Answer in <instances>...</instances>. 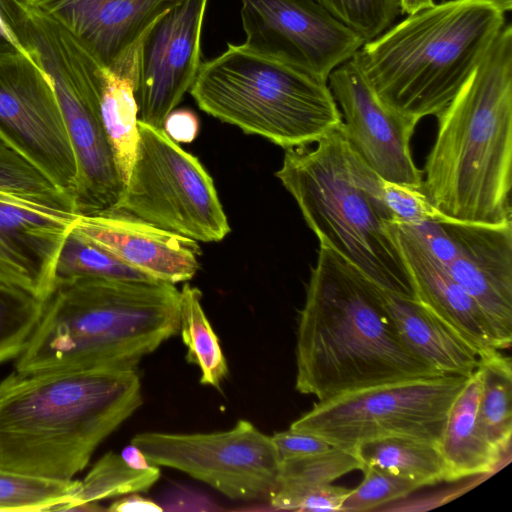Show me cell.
<instances>
[{
    "instance_id": "6da1fadb",
    "label": "cell",
    "mask_w": 512,
    "mask_h": 512,
    "mask_svg": "<svg viewBox=\"0 0 512 512\" xmlns=\"http://www.w3.org/2000/svg\"><path fill=\"white\" fill-rule=\"evenodd\" d=\"M439 375L444 374L404 345L381 288L319 242L298 321L296 390L322 401L373 385Z\"/></svg>"
},
{
    "instance_id": "7a4b0ae2",
    "label": "cell",
    "mask_w": 512,
    "mask_h": 512,
    "mask_svg": "<svg viewBox=\"0 0 512 512\" xmlns=\"http://www.w3.org/2000/svg\"><path fill=\"white\" fill-rule=\"evenodd\" d=\"M142 401L137 370H13L0 381V469L73 480Z\"/></svg>"
},
{
    "instance_id": "3957f363",
    "label": "cell",
    "mask_w": 512,
    "mask_h": 512,
    "mask_svg": "<svg viewBox=\"0 0 512 512\" xmlns=\"http://www.w3.org/2000/svg\"><path fill=\"white\" fill-rule=\"evenodd\" d=\"M179 332L180 291L172 283L57 277L14 371L137 370L144 357Z\"/></svg>"
},
{
    "instance_id": "277c9868",
    "label": "cell",
    "mask_w": 512,
    "mask_h": 512,
    "mask_svg": "<svg viewBox=\"0 0 512 512\" xmlns=\"http://www.w3.org/2000/svg\"><path fill=\"white\" fill-rule=\"evenodd\" d=\"M421 190L444 218L512 223V28L504 25L482 60L437 115Z\"/></svg>"
},
{
    "instance_id": "5b68a950",
    "label": "cell",
    "mask_w": 512,
    "mask_h": 512,
    "mask_svg": "<svg viewBox=\"0 0 512 512\" xmlns=\"http://www.w3.org/2000/svg\"><path fill=\"white\" fill-rule=\"evenodd\" d=\"M494 0H447L409 15L352 56L378 98L415 126L454 98L504 27Z\"/></svg>"
},
{
    "instance_id": "8992f818",
    "label": "cell",
    "mask_w": 512,
    "mask_h": 512,
    "mask_svg": "<svg viewBox=\"0 0 512 512\" xmlns=\"http://www.w3.org/2000/svg\"><path fill=\"white\" fill-rule=\"evenodd\" d=\"M275 175L319 242L380 288L415 298L391 229L384 180L354 152L342 124L315 148L285 149Z\"/></svg>"
},
{
    "instance_id": "52a82bcc",
    "label": "cell",
    "mask_w": 512,
    "mask_h": 512,
    "mask_svg": "<svg viewBox=\"0 0 512 512\" xmlns=\"http://www.w3.org/2000/svg\"><path fill=\"white\" fill-rule=\"evenodd\" d=\"M190 93L207 114L285 149L317 143L343 122L328 82L244 44L201 63Z\"/></svg>"
},
{
    "instance_id": "ba28073f",
    "label": "cell",
    "mask_w": 512,
    "mask_h": 512,
    "mask_svg": "<svg viewBox=\"0 0 512 512\" xmlns=\"http://www.w3.org/2000/svg\"><path fill=\"white\" fill-rule=\"evenodd\" d=\"M0 14L54 88L77 159L76 213L113 209L124 183L101 116L105 66L67 27L24 0H0Z\"/></svg>"
},
{
    "instance_id": "9c48e42d",
    "label": "cell",
    "mask_w": 512,
    "mask_h": 512,
    "mask_svg": "<svg viewBox=\"0 0 512 512\" xmlns=\"http://www.w3.org/2000/svg\"><path fill=\"white\" fill-rule=\"evenodd\" d=\"M468 377L444 374L356 389L318 401L289 428L351 449L388 437L438 446L450 408Z\"/></svg>"
},
{
    "instance_id": "30bf717a",
    "label": "cell",
    "mask_w": 512,
    "mask_h": 512,
    "mask_svg": "<svg viewBox=\"0 0 512 512\" xmlns=\"http://www.w3.org/2000/svg\"><path fill=\"white\" fill-rule=\"evenodd\" d=\"M138 133L130 173L113 210L197 242L224 239L228 219L198 158L163 129L138 121Z\"/></svg>"
},
{
    "instance_id": "8fae6325",
    "label": "cell",
    "mask_w": 512,
    "mask_h": 512,
    "mask_svg": "<svg viewBox=\"0 0 512 512\" xmlns=\"http://www.w3.org/2000/svg\"><path fill=\"white\" fill-rule=\"evenodd\" d=\"M131 443L150 464L184 472L233 500L270 498L280 460L272 437L244 419L211 433L143 432Z\"/></svg>"
},
{
    "instance_id": "7c38bea8",
    "label": "cell",
    "mask_w": 512,
    "mask_h": 512,
    "mask_svg": "<svg viewBox=\"0 0 512 512\" xmlns=\"http://www.w3.org/2000/svg\"><path fill=\"white\" fill-rule=\"evenodd\" d=\"M0 141L74 203L77 159L54 88L22 54H0Z\"/></svg>"
},
{
    "instance_id": "4fadbf2b",
    "label": "cell",
    "mask_w": 512,
    "mask_h": 512,
    "mask_svg": "<svg viewBox=\"0 0 512 512\" xmlns=\"http://www.w3.org/2000/svg\"><path fill=\"white\" fill-rule=\"evenodd\" d=\"M246 47L328 81L365 43L312 0H240Z\"/></svg>"
},
{
    "instance_id": "5bb4252c",
    "label": "cell",
    "mask_w": 512,
    "mask_h": 512,
    "mask_svg": "<svg viewBox=\"0 0 512 512\" xmlns=\"http://www.w3.org/2000/svg\"><path fill=\"white\" fill-rule=\"evenodd\" d=\"M78 215L70 198L0 189V287L45 300Z\"/></svg>"
},
{
    "instance_id": "9a60e30c",
    "label": "cell",
    "mask_w": 512,
    "mask_h": 512,
    "mask_svg": "<svg viewBox=\"0 0 512 512\" xmlns=\"http://www.w3.org/2000/svg\"><path fill=\"white\" fill-rule=\"evenodd\" d=\"M208 0H183L144 33L137 49L134 95L138 121L163 129L200 67Z\"/></svg>"
},
{
    "instance_id": "2e32d148",
    "label": "cell",
    "mask_w": 512,
    "mask_h": 512,
    "mask_svg": "<svg viewBox=\"0 0 512 512\" xmlns=\"http://www.w3.org/2000/svg\"><path fill=\"white\" fill-rule=\"evenodd\" d=\"M327 82L342 109L343 132L360 159L387 182L421 189L422 171L410 147L416 126L378 98L352 59L336 67Z\"/></svg>"
},
{
    "instance_id": "e0dca14e",
    "label": "cell",
    "mask_w": 512,
    "mask_h": 512,
    "mask_svg": "<svg viewBox=\"0 0 512 512\" xmlns=\"http://www.w3.org/2000/svg\"><path fill=\"white\" fill-rule=\"evenodd\" d=\"M455 246L447 266L489 319L501 350L512 342V223L486 225L442 219Z\"/></svg>"
},
{
    "instance_id": "ac0fdd59",
    "label": "cell",
    "mask_w": 512,
    "mask_h": 512,
    "mask_svg": "<svg viewBox=\"0 0 512 512\" xmlns=\"http://www.w3.org/2000/svg\"><path fill=\"white\" fill-rule=\"evenodd\" d=\"M73 231L143 275L172 284L190 280L201 249L192 239L117 210L78 215Z\"/></svg>"
},
{
    "instance_id": "d6986e66",
    "label": "cell",
    "mask_w": 512,
    "mask_h": 512,
    "mask_svg": "<svg viewBox=\"0 0 512 512\" xmlns=\"http://www.w3.org/2000/svg\"><path fill=\"white\" fill-rule=\"evenodd\" d=\"M80 38L114 69L139 45L147 29L183 0H24Z\"/></svg>"
},
{
    "instance_id": "ffe728a7",
    "label": "cell",
    "mask_w": 512,
    "mask_h": 512,
    "mask_svg": "<svg viewBox=\"0 0 512 512\" xmlns=\"http://www.w3.org/2000/svg\"><path fill=\"white\" fill-rule=\"evenodd\" d=\"M391 229L409 273L415 299L466 340L481 356L500 350L494 329L474 298L411 233Z\"/></svg>"
},
{
    "instance_id": "44dd1931",
    "label": "cell",
    "mask_w": 512,
    "mask_h": 512,
    "mask_svg": "<svg viewBox=\"0 0 512 512\" xmlns=\"http://www.w3.org/2000/svg\"><path fill=\"white\" fill-rule=\"evenodd\" d=\"M384 305L404 345L443 374L470 376L479 353L415 298L381 288Z\"/></svg>"
},
{
    "instance_id": "7402d4cb",
    "label": "cell",
    "mask_w": 512,
    "mask_h": 512,
    "mask_svg": "<svg viewBox=\"0 0 512 512\" xmlns=\"http://www.w3.org/2000/svg\"><path fill=\"white\" fill-rule=\"evenodd\" d=\"M482 374L478 368L453 402L438 443L447 469V481L488 474L503 455L488 439L481 422L479 404Z\"/></svg>"
},
{
    "instance_id": "603a6c76",
    "label": "cell",
    "mask_w": 512,
    "mask_h": 512,
    "mask_svg": "<svg viewBox=\"0 0 512 512\" xmlns=\"http://www.w3.org/2000/svg\"><path fill=\"white\" fill-rule=\"evenodd\" d=\"M137 49L117 68L103 70L100 109L115 164L124 185L138 143V111L134 95Z\"/></svg>"
},
{
    "instance_id": "cb8c5ba5",
    "label": "cell",
    "mask_w": 512,
    "mask_h": 512,
    "mask_svg": "<svg viewBox=\"0 0 512 512\" xmlns=\"http://www.w3.org/2000/svg\"><path fill=\"white\" fill-rule=\"evenodd\" d=\"M363 462L355 449L332 446L329 449L280 461L277 483L270 505L278 510H296L309 491L327 484L355 470H362Z\"/></svg>"
},
{
    "instance_id": "d4e9b609",
    "label": "cell",
    "mask_w": 512,
    "mask_h": 512,
    "mask_svg": "<svg viewBox=\"0 0 512 512\" xmlns=\"http://www.w3.org/2000/svg\"><path fill=\"white\" fill-rule=\"evenodd\" d=\"M354 449L364 466L413 480L422 487L447 481L445 462L434 443L388 437L364 442Z\"/></svg>"
},
{
    "instance_id": "484cf974",
    "label": "cell",
    "mask_w": 512,
    "mask_h": 512,
    "mask_svg": "<svg viewBox=\"0 0 512 512\" xmlns=\"http://www.w3.org/2000/svg\"><path fill=\"white\" fill-rule=\"evenodd\" d=\"M201 291L184 284L180 291V332L187 347L186 360L200 371V383L221 391L228 364L219 338L201 304Z\"/></svg>"
},
{
    "instance_id": "4316f807",
    "label": "cell",
    "mask_w": 512,
    "mask_h": 512,
    "mask_svg": "<svg viewBox=\"0 0 512 512\" xmlns=\"http://www.w3.org/2000/svg\"><path fill=\"white\" fill-rule=\"evenodd\" d=\"M160 478L159 466L133 468L121 454L105 453L90 469L73 497L60 511L95 510V503L131 493L146 492Z\"/></svg>"
},
{
    "instance_id": "83f0119b",
    "label": "cell",
    "mask_w": 512,
    "mask_h": 512,
    "mask_svg": "<svg viewBox=\"0 0 512 512\" xmlns=\"http://www.w3.org/2000/svg\"><path fill=\"white\" fill-rule=\"evenodd\" d=\"M482 389L479 412L482 425L492 445L504 456L512 435V365L511 359L494 351L480 357Z\"/></svg>"
},
{
    "instance_id": "f1b7e54d",
    "label": "cell",
    "mask_w": 512,
    "mask_h": 512,
    "mask_svg": "<svg viewBox=\"0 0 512 512\" xmlns=\"http://www.w3.org/2000/svg\"><path fill=\"white\" fill-rule=\"evenodd\" d=\"M79 484L75 479L59 481L0 469V511H60Z\"/></svg>"
},
{
    "instance_id": "f546056e",
    "label": "cell",
    "mask_w": 512,
    "mask_h": 512,
    "mask_svg": "<svg viewBox=\"0 0 512 512\" xmlns=\"http://www.w3.org/2000/svg\"><path fill=\"white\" fill-rule=\"evenodd\" d=\"M44 300L0 287V364L18 358L35 331Z\"/></svg>"
},
{
    "instance_id": "4dcf8cb0",
    "label": "cell",
    "mask_w": 512,
    "mask_h": 512,
    "mask_svg": "<svg viewBox=\"0 0 512 512\" xmlns=\"http://www.w3.org/2000/svg\"><path fill=\"white\" fill-rule=\"evenodd\" d=\"M91 275L120 279H151L120 262L102 248L70 231L60 253L57 277Z\"/></svg>"
},
{
    "instance_id": "1f68e13d",
    "label": "cell",
    "mask_w": 512,
    "mask_h": 512,
    "mask_svg": "<svg viewBox=\"0 0 512 512\" xmlns=\"http://www.w3.org/2000/svg\"><path fill=\"white\" fill-rule=\"evenodd\" d=\"M365 42L386 31L400 12L398 0H317Z\"/></svg>"
},
{
    "instance_id": "d6a6232c",
    "label": "cell",
    "mask_w": 512,
    "mask_h": 512,
    "mask_svg": "<svg viewBox=\"0 0 512 512\" xmlns=\"http://www.w3.org/2000/svg\"><path fill=\"white\" fill-rule=\"evenodd\" d=\"M362 482L351 490L341 511H368L408 496L422 486L410 479L364 466Z\"/></svg>"
},
{
    "instance_id": "836d02e7",
    "label": "cell",
    "mask_w": 512,
    "mask_h": 512,
    "mask_svg": "<svg viewBox=\"0 0 512 512\" xmlns=\"http://www.w3.org/2000/svg\"><path fill=\"white\" fill-rule=\"evenodd\" d=\"M0 189L72 199L1 141Z\"/></svg>"
},
{
    "instance_id": "e575fe53",
    "label": "cell",
    "mask_w": 512,
    "mask_h": 512,
    "mask_svg": "<svg viewBox=\"0 0 512 512\" xmlns=\"http://www.w3.org/2000/svg\"><path fill=\"white\" fill-rule=\"evenodd\" d=\"M383 195L393 221L412 223L425 219H444L429 203L421 189L384 180Z\"/></svg>"
},
{
    "instance_id": "d590c367",
    "label": "cell",
    "mask_w": 512,
    "mask_h": 512,
    "mask_svg": "<svg viewBox=\"0 0 512 512\" xmlns=\"http://www.w3.org/2000/svg\"><path fill=\"white\" fill-rule=\"evenodd\" d=\"M397 223L421 242L445 267L455 257L454 243L441 220L425 219L412 223Z\"/></svg>"
},
{
    "instance_id": "8d00e7d4",
    "label": "cell",
    "mask_w": 512,
    "mask_h": 512,
    "mask_svg": "<svg viewBox=\"0 0 512 512\" xmlns=\"http://www.w3.org/2000/svg\"><path fill=\"white\" fill-rule=\"evenodd\" d=\"M271 437L280 461L322 452L332 447L321 437L290 428L276 432Z\"/></svg>"
},
{
    "instance_id": "74e56055",
    "label": "cell",
    "mask_w": 512,
    "mask_h": 512,
    "mask_svg": "<svg viewBox=\"0 0 512 512\" xmlns=\"http://www.w3.org/2000/svg\"><path fill=\"white\" fill-rule=\"evenodd\" d=\"M352 489L331 484L317 487L304 495L298 511H341L342 505Z\"/></svg>"
},
{
    "instance_id": "f35d334b",
    "label": "cell",
    "mask_w": 512,
    "mask_h": 512,
    "mask_svg": "<svg viewBox=\"0 0 512 512\" xmlns=\"http://www.w3.org/2000/svg\"><path fill=\"white\" fill-rule=\"evenodd\" d=\"M197 116L190 110H173L166 117L163 125L164 132L176 143H190L198 133Z\"/></svg>"
},
{
    "instance_id": "ab89813d",
    "label": "cell",
    "mask_w": 512,
    "mask_h": 512,
    "mask_svg": "<svg viewBox=\"0 0 512 512\" xmlns=\"http://www.w3.org/2000/svg\"><path fill=\"white\" fill-rule=\"evenodd\" d=\"M107 510L111 512H160L163 511V507L138 493H131L114 501Z\"/></svg>"
},
{
    "instance_id": "60d3db41",
    "label": "cell",
    "mask_w": 512,
    "mask_h": 512,
    "mask_svg": "<svg viewBox=\"0 0 512 512\" xmlns=\"http://www.w3.org/2000/svg\"><path fill=\"white\" fill-rule=\"evenodd\" d=\"M0 54H22L33 60L29 50L19 41L11 27L0 14Z\"/></svg>"
},
{
    "instance_id": "b9f144b4",
    "label": "cell",
    "mask_w": 512,
    "mask_h": 512,
    "mask_svg": "<svg viewBox=\"0 0 512 512\" xmlns=\"http://www.w3.org/2000/svg\"><path fill=\"white\" fill-rule=\"evenodd\" d=\"M121 456L133 468L145 469L153 465L148 462L143 452L132 443L123 449Z\"/></svg>"
},
{
    "instance_id": "7bdbcfd3",
    "label": "cell",
    "mask_w": 512,
    "mask_h": 512,
    "mask_svg": "<svg viewBox=\"0 0 512 512\" xmlns=\"http://www.w3.org/2000/svg\"><path fill=\"white\" fill-rule=\"evenodd\" d=\"M398 4L401 12L412 15L433 6L435 3L433 0H398Z\"/></svg>"
},
{
    "instance_id": "ee69618b",
    "label": "cell",
    "mask_w": 512,
    "mask_h": 512,
    "mask_svg": "<svg viewBox=\"0 0 512 512\" xmlns=\"http://www.w3.org/2000/svg\"><path fill=\"white\" fill-rule=\"evenodd\" d=\"M494 1L503 12L511 10V7H512L511 0H494Z\"/></svg>"
}]
</instances>
